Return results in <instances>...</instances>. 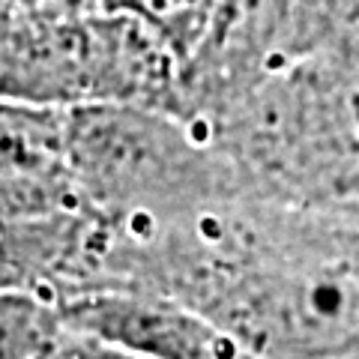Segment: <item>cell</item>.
<instances>
[{
	"label": "cell",
	"mask_w": 359,
	"mask_h": 359,
	"mask_svg": "<svg viewBox=\"0 0 359 359\" xmlns=\"http://www.w3.org/2000/svg\"><path fill=\"white\" fill-rule=\"evenodd\" d=\"M117 18L57 0H0V99L33 108L114 105Z\"/></svg>",
	"instance_id": "cell-1"
},
{
	"label": "cell",
	"mask_w": 359,
	"mask_h": 359,
	"mask_svg": "<svg viewBox=\"0 0 359 359\" xmlns=\"http://www.w3.org/2000/svg\"><path fill=\"white\" fill-rule=\"evenodd\" d=\"M195 123L135 105L66 111V171L114 204L186 195L210 180V156Z\"/></svg>",
	"instance_id": "cell-2"
},
{
	"label": "cell",
	"mask_w": 359,
	"mask_h": 359,
	"mask_svg": "<svg viewBox=\"0 0 359 359\" xmlns=\"http://www.w3.org/2000/svg\"><path fill=\"white\" fill-rule=\"evenodd\" d=\"M299 60V0H212L186 63L189 120L222 114L273 72Z\"/></svg>",
	"instance_id": "cell-3"
},
{
	"label": "cell",
	"mask_w": 359,
	"mask_h": 359,
	"mask_svg": "<svg viewBox=\"0 0 359 359\" xmlns=\"http://www.w3.org/2000/svg\"><path fill=\"white\" fill-rule=\"evenodd\" d=\"M63 318L75 335L153 359H240V344L231 332L174 299L90 294L69 302Z\"/></svg>",
	"instance_id": "cell-4"
},
{
	"label": "cell",
	"mask_w": 359,
	"mask_h": 359,
	"mask_svg": "<svg viewBox=\"0 0 359 359\" xmlns=\"http://www.w3.org/2000/svg\"><path fill=\"white\" fill-rule=\"evenodd\" d=\"M359 66V0H299V60Z\"/></svg>",
	"instance_id": "cell-5"
},
{
	"label": "cell",
	"mask_w": 359,
	"mask_h": 359,
	"mask_svg": "<svg viewBox=\"0 0 359 359\" xmlns=\"http://www.w3.org/2000/svg\"><path fill=\"white\" fill-rule=\"evenodd\" d=\"M87 9L132 13L153 25L189 63L210 25L212 0H90Z\"/></svg>",
	"instance_id": "cell-6"
},
{
	"label": "cell",
	"mask_w": 359,
	"mask_h": 359,
	"mask_svg": "<svg viewBox=\"0 0 359 359\" xmlns=\"http://www.w3.org/2000/svg\"><path fill=\"white\" fill-rule=\"evenodd\" d=\"M63 359H153L147 353H135L126 347H114L96 339H87V335H75V341L69 344V351L63 353Z\"/></svg>",
	"instance_id": "cell-7"
}]
</instances>
